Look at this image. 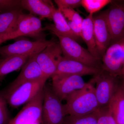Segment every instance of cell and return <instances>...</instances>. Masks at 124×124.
<instances>
[{
    "instance_id": "44dd1931",
    "label": "cell",
    "mask_w": 124,
    "mask_h": 124,
    "mask_svg": "<svg viewBox=\"0 0 124 124\" xmlns=\"http://www.w3.org/2000/svg\"><path fill=\"white\" fill-rule=\"evenodd\" d=\"M52 20L54 23V24H52V26L59 33L72 38L77 41L80 40V37L76 35L71 30L62 12L55 8L54 10Z\"/></svg>"
},
{
    "instance_id": "ac0fdd59",
    "label": "cell",
    "mask_w": 124,
    "mask_h": 124,
    "mask_svg": "<svg viewBox=\"0 0 124 124\" xmlns=\"http://www.w3.org/2000/svg\"><path fill=\"white\" fill-rule=\"evenodd\" d=\"M93 15H89L84 19L82 24L81 38L86 43L88 50L94 57L101 60L97 49L94 31Z\"/></svg>"
},
{
    "instance_id": "6da1fadb",
    "label": "cell",
    "mask_w": 124,
    "mask_h": 124,
    "mask_svg": "<svg viewBox=\"0 0 124 124\" xmlns=\"http://www.w3.org/2000/svg\"><path fill=\"white\" fill-rule=\"evenodd\" d=\"M92 81L81 89L74 91L67 97L64 104L66 115L82 116L93 113L99 108Z\"/></svg>"
},
{
    "instance_id": "4fadbf2b",
    "label": "cell",
    "mask_w": 124,
    "mask_h": 124,
    "mask_svg": "<svg viewBox=\"0 0 124 124\" xmlns=\"http://www.w3.org/2000/svg\"><path fill=\"white\" fill-rule=\"evenodd\" d=\"M102 70L86 66L80 62L62 56L58 63L54 75H76L95 76Z\"/></svg>"
},
{
    "instance_id": "1f68e13d",
    "label": "cell",
    "mask_w": 124,
    "mask_h": 124,
    "mask_svg": "<svg viewBox=\"0 0 124 124\" xmlns=\"http://www.w3.org/2000/svg\"><path fill=\"white\" fill-rule=\"evenodd\" d=\"M122 77H123V83H122V85H123L124 86V76H122Z\"/></svg>"
},
{
    "instance_id": "7402d4cb",
    "label": "cell",
    "mask_w": 124,
    "mask_h": 124,
    "mask_svg": "<svg viewBox=\"0 0 124 124\" xmlns=\"http://www.w3.org/2000/svg\"><path fill=\"white\" fill-rule=\"evenodd\" d=\"M99 109L93 113L82 116L68 115L65 117L63 124H97Z\"/></svg>"
},
{
    "instance_id": "9a60e30c",
    "label": "cell",
    "mask_w": 124,
    "mask_h": 124,
    "mask_svg": "<svg viewBox=\"0 0 124 124\" xmlns=\"http://www.w3.org/2000/svg\"><path fill=\"white\" fill-rule=\"evenodd\" d=\"M94 31L98 53L102 59L110 44L111 38L103 13L93 16Z\"/></svg>"
},
{
    "instance_id": "2e32d148",
    "label": "cell",
    "mask_w": 124,
    "mask_h": 124,
    "mask_svg": "<svg viewBox=\"0 0 124 124\" xmlns=\"http://www.w3.org/2000/svg\"><path fill=\"white\" fill-rule=\"evenodd\" d=\"M23 9L29 11L32 15L39 16L41 18L53 20V15L55 7L50 0H21Z\"/></svg>"
},
{
    "instance_id": "cb8c5ba5",
    "label": "cell",
    "mask_w": 124,
    "mask_h": 124,
    "mask_svg": "<svg viewBox=\"0 0 124 124\" xmlns=\"http://www.w3.org/2000/svg\"><path fill=\"white\" fill-rule=\"evenodd\" d=\"M97 124H117L108 106L99 108Z\"/></svg>"
},
{
    "instance_id": "d4e9b609",
    "label": "cell",
    "mask_w": 124,
    "mask_h": 124,
    "mask_svg": "<svg viewBox=\"0 0 124 124\" xmlns=\"http://www.w3.org/2000/svg\"><path fill=\"white\" fill-rule=\"evenodd\" d=\"M20 9L21 0H0V14Z\"/></svg>"
},
{
    "instance_id": "277c9868",
    "label": "cell",
    "mask_w": 124,
    "mask_h": 124,
    "mask_svg": "<svg viewBox=\"0 0 124 124\" xmlns=\"http://www.w3.org/2000/svg\"><path fill=\"white\" fill-rule=\"evenodd\" d=\"M47 80L43 78L25 82L2 95L10 106L13 108H17L33 99L43 89Z\"/></svg>"
},
{
    "instance_id": "8fae6325",
    "label": "cell",
    "mask_w": 124,
    "mask_h": 124,
    "mask_svg": "<svg viewBox=\"0 0 124 124\" xmlns=\"http://www.w3.org/2000/svg\"><path fill=\"white\" fill-rule=\"evenodd\" d=\"M51 78V88L62 101L74 91L84 88L86 84L82 77L76 75H54Z\"/></svg>"
},
{
    "instance_id": "e0dca14e",
    "label": "cell",
    "mask_w": 124,
    "mask_h": 124,
    "mask_svg": "<svg viewBox=\"0 0 124 124\" xmlns=\"http://www.w3.org/2000/svg\"><path fill=\"white\" fill-rule=\"evenodd\" d=\"M23 9L0 14V36H5L6 40L13 39L17 29L18 20Z\"/></svg>"
},
{
    "instance_id": "ffe728a7",
    "label": "cell",
    "mask_w": 124,
    "mask_h": 124,
    "mask_svg": "<svg viewBox=\"0 0 124 124\" xmlns=\"http://www.w3.org/2000/svg\"><path fill=\"white\" fill-rule=\"evenodd\" d=\"M31 55H14L0 60V77L17 71L26 63Z\"/></svg>"
},
{
    "instance_id": "3957f363",
    "label": "cell",
    "mask_w": 124,
    "mask_h": 124,
    "mask_svg": "<svg viewBox=\"0 0 124 124\" xmlns=\"http://www.w3.org/2000/svg\"><path fill=\"white\" fill-rule=\"evenodd\" d=\"M42 124H63L66 116L64 104L53 91L51 86L45 85L43 88Z\"/></svg>"
},
{
    "instance_id": "ba28073f",
    "label": "cell",
    "mask_w": 124,
    "mask_h": 124,
    "mask_svg": "<svg viewBox=\"0 0 124 124\" xmlns=\"http://www.w3.org/2000/svg\"><path fill=\"white\" fill-rule=\"evenodd\" d=\"M116 77L102 70L91 80L96 84L95 94L99 108L108 106L118 85Z\"/></svg>"
},
{
    "instance_id": "f1b7e54d",
    "label": "cell",
    "mask_w": 124,
    "mask_h": 124,
    "mask_svg": "<svg viewBox=\"0 0 124 124\" xmlns=\"http://www.w3.org/2000/svg\"><path fill=\"white\" fill-rule=\"evenodd\" d=\"M69 27L71 30L75 34L80 38H81V33H82V27H80L75 23L67 21Z\"/></svg>"
},
{
    "instance_id": "603a6c76",
    "label": "cell",
    "mask_w": 124,
    "mask_h": 124,
    "mask_svg": "<svg viewBox=\"0 0 124 124\" xmlns=\"http://www.w3.org/2000/svg\"><path fill=\"white\" fill-rule=\"evenodd\" d=\"M112 1L110 0H81V6L89 14L93 15Z\"/></svg>"
},
{
    "instance_id": "52a82bcc",
    "label": "cell",
    "mask_w": 124,
    "mask_h": 124,
    "mask_svg": "<svg viewBox=\"0 0 124 124\" xmlns=\"http://www.w3.org/2000/svg\"><path fill=\"white\" fill-rule=\"evenodd\" d=\"M43 99V89L8 124H33L41 122Z\"/></svg>"
},
{
    "instance_id": "7c38bea8",
    "label": "cell",
    "mask_w": 124,
    "mask_h": 124,
    "mask_svg": "<svg viewBox=\"0 0 124 124\" xmlns=\"http://www.w3.org/2000/svg\"><path fill=\"white\" fill-rule=\"evenodd\" d=\"M40 19L31 14L23 13L18 20L17 29L13 35L14 39L22 36H27L36 40L45 39Z\"/></svg>"
},
{
    "instance_id": "d6986e66",
    "label": "cell",
    "mask_w": 124,
    "mask_h": 124,
    "mask_svg": "<svg viewBox=\"0 0 124 124\" xmlns=\"http://www.w3.org/2000/svg\"><path fill=\"white\" fill-rule=\"evenodd\" d=\"M108 107L117 124H124V86L117 85Z\"/></svg>"
},
{
    "instance_id": "30bf717a",
    "label": "cell",
    "mask_w": 124,
    "mask_h": 124,
    "mask_svg": "<svg viewBox=\"0 0 124 124\" xmlns=\"http://www.w3.org/2000/svg\"><path fill=\"white\" fill-rule=\"evenodd\" d=\"M111 3L109 8L103 13L112 44L124 37V4Z\"/></svg>"
},
{
    "instance_id": "f546056e",
    "label": "cell",
    "mask_w": 124,
    "mask_h": 124,
    "mask_svg": "<svg viewBox=\"0 0 124 124\" xmlns=\"http://www.w3.org/2000/svg\"><path fill=\"white\" fill-rule=\"evenodd\" d=\"M121 76H124V62L121 71Z\"/></svg>"
},
{
    "instance_id": "4316f807",
    "label": "cell",
    "mask_w": 124,
    "mask_h": 124,
    "mask_svg": "<svg viewBox=\"0 0 124 124\" xmlns=\"http://www.w3.org/2000/svg\"><path fill=\"white\" fill-rule=\"evenodd\" d=\"M61 11L65 18L68 19V21L75 23L80 27H82L84 19L74 9H64Z\"/></svg>"
},
{
    "instance_id": "5b68a950",
    "label": "cell",
    "mask_w": 124,
    "mask_h": 124,
    "mask_svg": "<svg viewBox=\"0 0 124 124\" xmlns=\"http://www.w3.org/2000/svg\"><path fill=\"white\" fill-rule=\"evenodd\" d=\"M54 42L46 39L31 41L18 40L13 44L0 47V55L3 58L14 55H32L37 54Z\"/></svg>"
},
{
    "instance_id": "5bb4252c",
    "label": "cell",
    "mask_w": 124,
    "mask_h": 124,
    "mask_svg": "<svg viewBox=\"0 0 124 124\" xmlns=\"http://www.w3.org/2000/svg\"><path fill=\"white\" fill-rule=\"evenodd\" d=\"M36 54L31 55L29 58L22 67L20 74L10 85L5 93L11 92L25 82L46 78L37 62Z\"/></svg>"
},
{
    "instance_id": "484cf974",
    "label": "cell",
    "mask_w": 124,
    "mask_h": 124,
    "mask_svg": "<svg viewBox=\"0 0 124 124\" xmlns=\"http://www.w3.org/2000/svg\"><path fill=\"white\" fill-rule=\"evenodd\" d=\"M6 99L0 94V124H8L10 121Z\"/></svg>"
},
{
    "instance_id": "83f0119b",
    "label": "cell",
    "mask_w": 124,
    "mask_h": 124,
    "mask_svg": "<svg viewBox=\"0 0 124 124\" xmlns=\"http://www.w3.org/2000/svg\"><path fill=\"white\" fill-rule=\"evenodd\" d=\"M54 1L60 11L64 9H74L81 5V0H55Z\"/></svg>"
},
{
    "instance_id": "4dcf8cb0",
    "label": "cell",
    "mask_w": 124,
    "mask_h": 124,
    "mask_svg": "<svg viewBox=\"0 0 124 124\" xmlns=\"http://www.w3.org/2000/svg\"><path fill=\"white\" fill-rule=\"evenodd\" d=\"M5 77H0V82L2 81V80Z\"/></svg>"
},
{
    "instance_id": "8992f818",
    "label": "cell",
    "mask_w": 124,
    "mask_h": 124,
    "mask_svg": "<svg viewBox=\"0 0 124 124\" xmlns=\"http://www.w3.org/2000/svg\"><path fill=\"white\" fill-rule=\"evenodd\" d=\"M101 59L103 70L115 77L121 76L124 62V37L109 46Z\"/></svg>"
},
{
    "instance_id": "9c48e42d",
    "label": "cell",
    "mask_w": 124,
    "mask_h": 124,
    "mask_svg": "<svg viewBox=\"0 0 124 124\" xmlns=\"http://www.w3.org/2000/svg\"><path fill=\"white\" fill-rule=\"evenodd\" d=\"M60 44L54 42L36 55L37 62L47 79L55 73L58 63L62 57Z\"/></svg>"
},
{
    "instance_id": "7a4b0ae2",
    "label": "cell",
    "mask_w": 124,
    "mask_h": 124,
    "mask_svg": "<svg viewBox=\"0 0 124 124\" xmlns=\"http://www.w3.org/2000/svg\"><path fill=\"white\" fill-rule=\"evenodd\" d=\"M44 30L50 31L57 37L64 57L80 62L89 66L102 69L100 59L94 57L88 49L82 47L75 40L59 33L54 29L52 24H46Z\"/></svg>"
}]
</instances>
